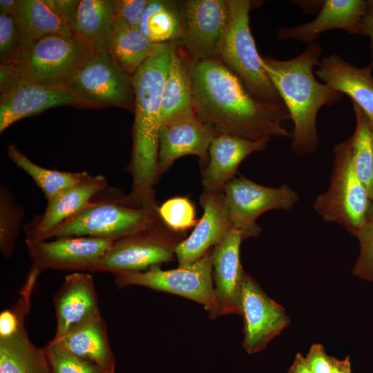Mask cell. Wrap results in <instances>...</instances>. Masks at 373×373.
Segmentation results:
<instances>
[{"label": "cell", "mask_w": 373, "mask_h": 373, "mask_svg": "<svg viewBox=\"0 0 373 373\" xmlns=\"http://www.w3.org/2000/svg\"><path fill=\"white\" fill-rule=\"evenodd\" d=\"M186 59L194 113L205 124L251 141L291 136L282 125L288 111L257 100L218 59Z\"/></svg>", "instance_id": "obj_1"}, {"label": "cell", "mask_w": 373, "mask_h": 373, "mask_svg": "<svg viewBox=\"0 0 373 373\" xmlns=\"http://www.w3.org/2000/svg\"><path fill=\"white\" fill-rule=\"evenodd\" d=\"M161 44L132 75L135 93L133 148L128 171L131 192L123 198L131 207L155 210L154 186L158 180L157 153L162 93L173 49Z\"/></svg>", "instance_id": "obj_2"}, {"label": "cell", "mask_w": 373, "mask_h": 373, "mask_svg": "<svg viewBox=\"0 0 373 373\" xmlns=\"http://www.w3.org/2000/svg\"><path fill=\"white\" fill-rule=\"evenodd\" d=\"M323 49L312 43L299 55L287 60L262 57V65L281 97L293 121L291 147L303 155L319 146L316 117L323 106H331L343 98V93L317 81L314 68L320 62Z\"/></svg>", "instance_id": "obj_3"}, {"label": "cell", "mask_w": 373, "mask_h": 373, "mask_svg": "<svg viewBox=\"0 0 373 373\" xmlns=\"http://www.w3.org/2000/svg\"><path fill=\"white\" fill-rule=\"evenodd\" d=\"M231 15L222 39L218 59L242 83L257 100L287 109L265 70L249 27L253 1L229 0Z\"/></svg>", "instance_id": "obj_4"}, {"label": "cell", "mask_w": 373, "mask_h": 373, "mask_svg": "<svg viewBox=\"0 0 373 373\" xmlns=\"http://www.w3.org/2000/svg\"><path fill=\"white\" fill-rule=\"evenodd\" d=\"M334 154L328 188L316 198L314 209L324 221L355 236L367 221L372 200L355 171L349 140L336 144Z\"/></svg>", "instance_id": "obj_5"}, {"label": "cell", "mask_w": 373, "mask_h": 373, "mask_svg": "<svg viewBox=\"0 0 373 373\" xmlns=\"http://www.w3.org/2000/svg\"><path fill=\"white\" fill-rule=\"evenodd\" d=\"M96 51L76 35H51L23 49L16 61L22 80L48 87H66Z\"/></svg>", "instance_id": "obj_6"}, {"label": "cell", "mask_w": 373, "mask_h": 373, "mask_svg": "<svg viewBox=\"0 0 373 373\" xmlns=\"http://www.w3.org/2000/svg\"><path fill=\"white\" fill-rule=\"evenodd\" d=\"M212 251L213 247L194 263L173 269L162 270L157 265L142 271L115 274L114 281L119 288L138 285L192 300L215 319L221 310L212 278Z\"/></svg>", "instance_id": "obj_7"}, {"label": "cell", "mask_w": 373, "mask_h": 373, "mask_svg": "<svg viewBox=\"0 0 373 373\" xmlns=\"http://www.w3.org/2000/svg\"><path fill=\"white\" fill-rule=\"evenodd\" d=\"M77 108L117 107L134 113L133 76L108 51L96 52L67 85Z\"/></svg>", "instance_id": "obj_8"}, {"label": "cell", "mask_w": 373, "mask_h": 373, "mask_svg": "<svg viewBox=\"0 0 373 373\" xmlns=\"http://www.w3.org/2000/svg\"><path fill=\"white\" fill-rule=\"evenodd\" d=\"M161 220L157 211L127 206L118 199L91 202L52 230L48 238L85 236L117 240Z\"/></svg>", "instance_id": "obj_9"}, {"label": "cell", "mask_w": 373, "mask_h": 373, "mask_svg": "<svg viewBox=\"0 0 373 373\" xmlns=\"http://www.w3.org/2000/svg\"><path fill=\"white\" fill-rule=\"evenodd\" d=\"M185 232L169 229L161 220L142 231L116 240L97 262L92 272H123L147 270L171 261Z\"/></svg>", "instance_id": "obj_10"}, {"label": "cell", "mask_w": 373, "mask_h": 373, "mask_svg": "<svg viewBox=\"0 0 373 373\" xmlns=\"http://www.w3.org/2000/svg\"><path fill=\"white\" fill-rule=\"evenodd\" d=\"M231 15L229 0L181 1V28L172 43L191 60L218 59Z\"/></svg>", "instance_id": "obj_11"}, {"label": "cell", "mask_w": 373, "mask_h": 373, "mask_svg": "<svg viewBox=\"0 0 373 373\" xmlns=\"http://www.w3.org/2000/svg\"><path fill=\"white\" fill-rule=\"evenodd\" d=\"M231 223L243 240L258 236L260 227L257 218L273 209L290 210L298 202V193L287 184L269 187L244 176L235 177L223 188Z\"/></svg>", "instance_id": "obj_12"}, {"label": "cell", "mask_w": 373, "mask_h": 373, "mask_svg": "<svg viewBox=\"0 0 373 373\" xmlns=\"http://www.w3.org/2000/svg\"><path fill=\"white\" fill-rule=\"evenodd\" d=\"M240 309L244 321L242 347L249 354L263 350L290 322L283 307L269 297L245 271Z\"/></svg>", "instance_id": "obj_13"}, {"label": "cell", "mask_w": 373, "mask_h": 373, "mask_svg": "<svg viewBox=\"0 0 373 373\" xmlns=\"http://www.w3.org/2000/svg\"><path fill=\"white\" fill-rule=\"evenodd\" d=\"M116 240L93 237H61L52 241L26 242L32 264L42 270L52 269L93 271Z\"/></svg>", "instance_id": "obj_14"}, {"label": "cell", "mask_w": 373, "mask_h": 373, "mask_svg": "<svg viewBox=\"0 0 373 373\" xmlns=\"http://www.w3.org/2000/svg\"><path fill=\"white\" fill-rule=\"evenodd\" d=\"M218 135L196 115L161 126L157 153L159 177L176 160L188 155L198 156L203 170L209 162V146Z\"/></svg>", "instance_id": "obj_15"}, {"label": "cell", "mask_w": 373, "mask_h": 373, "mask_svg": "<svg viewBox=\"0 0 373 373\" xmlns=\"http://www.w3.org/2000/svg\"><path fill=\"white\" fill-rule=\"evenodd\" d=\"M202 218L192 233L175 249L178 266L191 265L220 242L233 228L231 223L223 191H203L200 197Z\"/></svg>", "instance_id": "obj_16"}, {"label": "cell", "mask_w": 373, "mask_h": 373, "mask_svg": "<svg viewBox=\"0 0 373 373\" xmlns=\"http://www.w3.org/2000/svg\"><path fill=\"white\" fill-rule=\"evenodd\" d=\"M106 186L105 177L91 175L84 181L48 200L44 213L37 216L24 227L25 242L46 240L52 230L84 209L91 202V199Z\"/></svg>", "instance_id": "obj_17"}, {"label": "cell", "mask_w": 373, "mask_h": 373, "mask_svg": "<svg viewBox=\"0 0 373 373\" xmlns=\"http://www.w3.org/2000/svg\"><path fill=\"white\" fill-rule=\"evenodd\" d=\"M241 233L233 229L213 247L212 278L221 315H240L242 277L240 260Z\"/></svg>", "instance_id": "obj_18"}, {"label": "cell", "mask_w": 373, "mask_h": 373, "mask_svg": "<svg viewBox=\"0 0 373 373\" xmlns=\"http://www.w3.org/2000/svg\"><path fill=\"white\" fill-rule=\"evenodd\" d=\"M57 318L55 338L101 316L93 278L84 272L67 275L53 298Z\"/></svg>", "instance_id": "obj_19"}, {"label": "cell", "mask_w": 373, "mask_h": 373, "mask_svg": "<svg viewBox=\"0 0 373 373\" xmlns=\"http://www.w3.org/2000/svg\"><path fill=\"white\" fill-rule=\"evenodd\" d=\"M61 106L77 108L67 87H48L22 80L0 96V133L23 118Z\"/></svg>", "instance_id": "obj_20"}, {"label": "cell", "mask_w": 373, "mask_h": 373, "mask_svg": "<svg viewBox=\"0 0 373 373\" xmlns=\"http://www.w3.org/2000/svg\"><path fill=\"white\" fill-rule=\"evenodd\" d=\"M367 1L326 0L317 17L312 21L292 28L281 27L280 39H295L314 43L325 31L343 29L349 34L363 35V20L366 15Z\"/></svg>", "instance_id": "obj_21"}, {"label": "cell", "mask_w": 373, "mask_h": 373, "mask_svg": "<svg viewBox=\"0 0 373 373\" xmlns=\"http://www.w3.org/2000/svg\"><path fill=\"white\" fill-rule=\"evenodd\" d=\"M270 138L251 141L227 134H218L209 149V162L202 170V186L204 192L223 191L236 177L241 162L250 154L265 149Z\"/></svg>", "instance_id": "obj_22"}, {"label": "cell", "mask_w": 373, "mask_h": 373, "mask_svg": "<svg viewBox=\"0 0 373 373\" xmlns=\"http://www.w3.org/2000/svg\"><path fill=\"white\" fill-rule=\"evenodd\" d=\"M75 35L96 52L108 51L114 21L113 0H55Z\"/></svg>", "instance_id": "obj_23"}, {"label": "cell", "mask_w": 373, "mask_h": 373, "mask_svg": "<svg viewBox=\"0 0 373 373\" xmlns=\"http://www.w3.org/2000/svg\"><path fill=\"white\" fill-rule=\"evenodd\" d=\"M316 76L334 90L347 95L373 124V77L372 70L356 67L336 54L323 57Z\"/></svg>", "instance_id": "obj_24"}, {"label": "cell", "mask_w": 373, "mask_h": 373, "mask_svg": "<svg viewBox=\"0 0 373 373\" xmlns=\"http://www.w3.org/2000/svg\"><path fill=\"white\" fill-rule=\"evenodd\" d=\"M12 17L22 50L48 36L74 35L55 0H18Z\"/></svg>", "instance_id": "obj_25"}, {"label": "cell", "mask_w": 373, "mask_h": 373, "mask_svg": "<svg viewBox=\"0 0 373 373\" xmlns=\"http://www.w3.org/2000/svg\"><path fill=\"white\" fill-rule=\"evenodd\" d=\"M52 340L73 354L95 364L106 373H115V359L108 341L107 325L102 316Z\"/></svg>", "instance_id": "obj_26"}, {"label": "cell", "mask_w": 373, "mask_h": 373, "mask_svg": "<svg viewBox=\"0 0 373 373\" xmlns=\"http://www.w3.org/2000/svg\"><path fill=\"white\" fill-rule=\"evenodd\" d=\"M194 115L186 59L173 45L162 93L160 127Z\"/></svg>", "instance_id": "obj_27"}, {"label": "cell", "mask_w": 373, "mask_h": 373, "mask_svg": "<svg viewBox=\"0 0 373 373\" xmlns=\"http://www.w3.org/2000/svg\"><path fill=\"white\" fill-rule=\"evenodd\" d=\"M0 373H51L44 348L30 341L26 325L0 338Z\"/></svg>", "instance_id": "obj_28"}, {"label": "cell", "mask_w": 373, "mask_h": 373, "mask_svg": "<svg viewBox=\"0 0 373 373\" xmlns=\"http://www.w3.org/2000/svg\"><path fill=\"white\" fill-rule=\"evenodd\" d=\"M160 44L151 41L139 28L114 20L108 52L124 71L133 75Z\"/></svg>", "instance_id": "obj_29"}, {"label": "cell", "mask_w": 373, "mask_h": 373, "mask_svg": "<svg viewBox=\"0 0 373 373\" xmlns=\"http://www.w3.org/2000/svg\"><path fill=\"white\" fill-rule=\"evenodd\" d=\"M181 28V1L151 0L139 26L152 42H175Z\"/></svg>", "instance_id": "obj_30"}, {"label": "cell", "mask_w": 373, "mask_h": 373, "mask_svg": "<svg viewBox=\"0 0 373 373\" xmlns=\"http://www.w3.org/2000/svg\"><path fill=\"white\" fill-rule=\"evenodd\" d=\"M10 159L28 173L50 200L60 192L88 179L91 175L87 171L67 172L49 169L32 162L14 144L8 146Z\"/></svg>", "instance_id": "obj_31"}, {"label": "cell", "mask_w": 373, "mask_h": 373, "mask_svg": "<svg viewBox=\"0 0 373 373\" xmlns=\"http://www.w3.org/2000/svg\"><path fill=\"white\" fill-rule=\"evenodd\" d=\"M356 117L354 133L348 140L355 171L373 200V124L355 103L352 102Z\"/></svg>", "instance_id": "obj_32"}, {"label": "cell", "mask_w": 373, "mask_h": 373, "mask_svg": "<svg viewBox=\"0 0 373 373\" xmlns=\"http://www.w3.org/2000/svg\"><path fill=\"white\" fill-rule=\"evenodd\" d=\"M24 216L23 208L17 203L3 185L0 189V249L3 257L10 258L15 251Z\"/></svg>", "instance_id": "obj_33"}, {"label": "cell", "mask_w": 373, "mask_h": 373, "mask_svg": "<svg viewBox=\"0 0 373 373\" xmlns=\"http://www.w3.org/2000/svg\"><path fill=\"white\" fill-rule=\"evenodd\" d=\"M158 215L169 229L185 232L195 226V209L192 202L187 197H174L164 202L157 208Z\"/></svg>", "instance_id": "obj_34"}, {"label": "cell", "mask_w": 373, "mask_h": 373, "mask_svg": "<svg viewBox=\"0 0 373 373\" xmlns=\"http://www.w3.org/2000/svg\"><path fill=\"white\" fill-rule=\"evenodd\" d=\"M44 348L51 373H106L95 364L68 352L53 340Z\"/></svg>", "instance_id": "obj_35"}, {"label": "cell", "mask_w": 373, "mask_h": 373, "mask_svg": "<svg viewBox=\"0 0 373 373\" xmlns=\"http://www.w3.org/2000/svg\"><path fill=\"white\" fill-rule=\"evenodd\" d=\"M21 50L20 35L15 19L0 13V64L16 62Z\"/></svg>", "instance_id": "obj_36"}, {"label": "cell", "mask_w": 373, "mask_h": 373, "mask_svg": "<svg viewBox=\"0 0 373 373\" xmlns=\"http://www.w3.org/2000/svg\"><path fill=\"white\" fill-rule=\"evenodd\" d=\"M355 236L360 250L353 274L373 283V221L367 220Z\"/></svg>", "instance_id": "obj_37"}, {"label": "cell", "mask_w": 373, "mask_h": 373, "mask_svg": "<svg viewBox=\"0 0 373 373\" xmlns=\"http://www.w3.org/2000/svg\"><path fill=\"white\" fill-rule=\"evenodd\" d=\"M151 0H113L114 20L139 28Z\"/></svg>", "instance_id": "obj_38"}, {"label": "cell", "mask_w": 373, "mask_h": 373, "mask_svg": "<svg viewBox=\"0 0 373 373\" xmlns=\"http://www.w3.org/2000/svg\"><path fill=\"white\" fill-rule=\"evenodd\" d=\"M305 358L312 373H331L332 356L326 353L322 345H312Z\"/></svg>", "instance_id": "obj_39"}, {"label": "cell", "mask_w": 373, "mask_h": 373, "mask_svg": "<svg viewBox=\"0 0 373 373\" xmlns=\"http://www.w3.org/2000/svg\"><path fill=\"white\" fill-rule=\"evenodd\" d=\"M22 81L17 62L0 64V93H7Z\"/></svg>", "instance_id": "obj_40"}, {"label": "cell", "mask_w": 373, "mask_h": 373, "mask_svg": "<svg viewBox=\"0 0 373 373\" xmlns=\"http://www.w3.org/2000/svg\"><path fill=\"white\" fill-rule=\"evenodd\" d=\"M42 270L38 266L32 264L30 271L26 277L24 285L20 291V296L30 300L31 294L36 284L39 276L41 274Z\"/></svg>", "instance_id": "obj_41"}, {"label": "cell", "mask_w": 373, "mask_h": 373, "mask_svg": "<svg viewBox=\"0 0 373 373\" xmlns=\"http://www.w3.org/2000/svg\"><path fill=\"white\" fill-rule=\"evenodd\" d=\"M363 35H367L370 39L372 60L367 66L371 70L373 69V15H365L363 20Z\"/></svg>", "instance_id": "obj_42"}, {"label": "cell", "mask_w": 373, "mask_h": 373, "mask_svg": "<svg viewBox=\"0 0 373 373\" xmlns=\"http://www.w3.org/2000/svg\"><path fill=\"white\" fill-rule=\"evenodd\" d=\"M288 373H312L305 358L300 353L296 354L294 361L289 369Z\"/></svg>", "instance_id": "obj_43"}, {"label": "cell", "mask_w": 373, "mask_h": 373, "mask_svg": "<svg viewBox=\"0 0 373 373\" xmlns=\"http://www.w3.org/2000/svg\"><path fill=\"white\" fill-rule=\"evenodd\" d=\"M331 373H352L349 356L342 360L332 357Z\"/></svg>", "instance_id": "obj_44"}, {"label": "cell", "mask_w": 373, "mask_h": 373, "mask_svg": "<svg viewBox=\"0 0 373 373\" xmlns=\"http://www.w3.org/2000/svg\"><path fill=\"white\" fill-rule=\"evenodd\" d=\"M18 0H1L0 1V13L13 16Z\"/></svg>", "instance_id": "obj_45"}, {"label": "cell", "mask_w": 373, "mask_h": 373, "mask_svg": "<svg viewBox=\"0 0 373 373\" xmlns=\"http://www.w3.org/2000/svg\"><path fill=\"white\" fill-rule=\"evenodd\" d=\"M366 15H373V0L367 1Z\"/></svg>", "instance_id": "obj_46"}, {"label": "cell", "mask_w": 373, "mask_h": 373, "mask_svg": "<svg viewBox=\"0 0 373 373\" xmlns=\"http://www.w3.org/2000/svg\"><path fill=\"white\" fill-rule=\"evenodd\" d=\"M367 220L373 221V200L372 201L371 206L368 212Z\"/></svg>", "instance_id": "obj_47"}]
</instances>
